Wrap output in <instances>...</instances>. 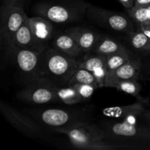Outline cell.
I'll return each instance as SVG.
<instances>
[{"instance_id":"277c9868","label":"cell","mask_w":150,"mask_h":150,"mask_svg":"<svg viewBox=\"0 0 150 150\" xmlns=\"http://www.w3.org/2000/svg\"><path fill=\"white\" fill-rule=\"evenodd\" d=\"M28 17L23 7L4 4L1 10V38L7 51L12 53L15 48V37Z\"/></svg>"},{"instance_id":"30bf717a","label":"cell","mask_w":150,"mask_h":150,"mask_svg":"<svg viewBox=\"0 0 150 150\" xmlns=\"http://www.w3.org/2000/svg\"><path fill=\"white\" fill-rule=\"evenodd\" d=\"M39 117L44 124L55 127H68L77 123L85 122L76 120V115L73 113L58 108L45 110L40 112Z\"/></svg>"},{"instance_id":"4316f807","label":"cell","mask_w":150,"mask_h":150,"mask_svg":"<svg viewBox=\"0 0 150 150\" xmlns=\"http://www.w3.org/2000/svg\"><path fill=\"white\" fill-rule=\"evenodd\" d=\"M4 4H12L18 7H23V0H4Z\"/></svg>"},{"instance_id":"603a6c76","label":"cell","mask_w":150,"mask_h":150,"mask_svg":"<svg viewBox=\"0 0 150 150\" xmlns=\"http://www.w3.org/2000/svg\"><path fill=\"white\" fill-rule=\"evenodd\" d=\"M127 12L129 16L137 23L138 26L150 22V4L144 7H133L128 9Z\"/></svg>"},{"instance_id":"44dd1931","label":"cell","mask_w":150,"mask_h":150,"mask_svg":"<svg viewBox=\"0 0 150 150\" xmlns=\"http://www.w3.org/2000/svg\"><path fill=\"white\" fill-rule=\"evenodd\" d=\"M106 67L108 72L112 71L135 57L131 53H119L106 56Z\"/></svg>"},{"instance_id":"e0dca14e","label":"cell","mask_w":150,"mask_h":150,"mask_svg":"<svg viewBox=\"0 0 150 150\" xmlns=\"http://www.w3.org/2000/svg\"><path fill=\"white\" fill-rule=\"evenodd\" d=\"M91 52L103 56H108L119 53H130L127 48L120 42L107 37L100 38Z\"/></svg>"},{"instance_id":"ac0fdd59","label":"cell","mask_w":150,"mask_h":150,"mask_svg":"<svg viewBox=\"0 0 150 150\" xmlns=\"http://www.w3.org/2000/svg\"><path fill=\"white\" fill-rule=\"evenodd\" d=\"M79 67L86 69L92 73L106 67V57L105 56L89 52L77 60Z\"/></svg>"},{"instance_id":"cb8c5ba5","label":"cell","mask_w":150,"mask_h":150,"mask_svg":"<svg viewBox=\"0 0 150 150\" xmlns=\"http://www.w3.org/2000/svg\"><path fill=\"white\" fill-rule=\"evenodd\" d=\"M114 88L135 97L139 96V93L142 90V86L136 80L122 81L117 83Z\"/></svg>"},{"instance_id":"2e32d148","label":"cell","mask_w":150,"mask_h":150,"mask_svg":"<svg viewBox=\"0 0 150 150\" xmlns=\"http://www.w3.org/2000/svg\"><path fill=\"white\" fill-rule=\"evenodd\" d=\"M145 111V108L142 103L131 104L124 106L112 107V108H105L103 110V114L105 116L117 118H135L138 116H142Z\"/></svg>"},{"instance_id":"3957f363","label":"cell","mask_w":150,"mask_h":150,"mask_svg":"<svg viewBox=\"0 0 150 150\" xmlns=\"http://www.w3.org/2000/svg\"><path fill=\"white\" fill-rule=\"evenodd\" d=\"M58 86L43 77H37L28 81L18 92L17 98L30 104H45L57 102Z\"/></svg>"},{"instance_id":"83f0119b","label":"cell","mask_w":150,"mask_h":150,"mask_svg":"<svg viewBox=\"0 0 150 150\" xmlns=\"http://www.w3.org/2000/svg\"><path fill=\"white\" fill-rule=\"evenodd\" d=\"M150 4V0H134V7H144Z\"/></svg>"},{"instance_id":"f1b7e54d","label":"cell","mask_w":150,"mask_h":150,"mask_svg":"<svg viewBox=\"0 0 150 150\" xmlns=\"http://www.w3.org/2000/svg\"><path fill=\"white\" fill-rule=\"evenodd\" d=\"M127 10L134 7V0H119Z\"/></svg>"},{"instance_id":"f546056e","label":"cell","mask_w":150,"mask_h":150,"mask_svg":"<svg viewBox=\"0 0 150 150\" xmlns=\"http://www.w3.org/2000/svg\"><path fill=\"white\" fill-rule=\"evenodd\" d=\"M142 117L148 122L150 123V111H146L145 110L144 112L142 114Z\"/></svg>"},{"instance_id":"484cf974","label":"cell","mask_w":150,"mask_h":150,"mask_svg":"<svg viewBox=\"0 0 150 150\" xmlns=\"http://www.w3.org/2000/svg\"><path fill=\"white\" fill-rule=\"evenodd\" d=\"M138 29L142 30L150 39V22L142 23V24L139 25Z\"/></svg>"},{"instance_id":"9a60e30c","label":"cell","mask_w":150,"mask_h":150,"mask_svg":"<svg viewBox=\"0 0 150 150\" xmlns=\"http://www.w3.org/2000/svg\"><path fill=\"white\" fill-rule=\"evenodd\" d=\"M26 22L35 36L47 44L52 38L54 33V28L51 21L42 16L28 18Z\"/></svg>"},{"instance_id":"ffe728a7","label":"cell","mask_w":150,"mask_h":150,"mask_svg":"<svg viewBox=\"0 0 150 150\" xmlns=\"http://www.w3.org/2000/svg\"><path fill=\"white\" fill-rule=\"evenodd\" d=\"M78 83L94 85V86L99 88L98 83L93 73L89 70H86V69L81 68V67H78L77 70L75 71L72 78L69 81L67 86H70L74 83Z\"/></svg>"},{"instance_id":"8fae6325","label":"cell","mask_w":150,"mask_h":150,"mask_svg":"<svg viewBox=\"0 0 150 150\" xmlns=\"http://www.w3.org/2000/svg\"><path fill=\"white\" fill-rule=\"evenodd\" d=\"M108 131L120 137L150 140V127L136 125L127 121L111 123L108 125Z\"/></svg>"},{"instance_id":"5b68a950","label":"cell","mask_w":150,"mask_h":150,"mask_svg":"<svg viewBox=\"0 0 150 150\" xmlns=\"http://www.w3.org/2000/svg\"><path fill=\"white\" fill-rule=\"evenodd\" d=\"M83 9L62 4H41L37 7L36 12L42 17L54 23H64L78 20Z\"/></svg>"},{"instance_id":"d4e9b609","label":"cell","mask_w":150,"mask_h":150,"mask_svg":"<svg viewBox=\"0 0 150 150\" xmlns=\"http://www.w3.org/2000/svg\"><path fill=\"white\" fill-rule=\"evenodd\" d=\"M72 87L74 89H76V92L79 94L81 97L83 98L84 100H87L90 99L92 95H93L95 92V89H98V87L94 85L90 84H86V83H74V84L71 85Z\"/></svg>"},{"instance_id":"d6986e66","label":"cell","mask_w":150,"mask_h":150,"mask_svg":"<svg viewBox=\"0 0 150 150\" xmlns=\"http://www.w3.org/2000/svg\"><path fill=\"white\" fill-rule=\"evenodd\" d=\"M57 95L59 100L67 105H73L84 101L72 86H58L57 89Z\"/></svg>"},{"instance_id":"4fadbf2b","label":"cell","mask_w":150,"mask_h":150,"mask_svg":"<svg viewBox=\"0 0 150 150\" xmlns=\"http://www.w3.org/2000/svg\"><path fill=\"white\" fill-rule=\"evenodd\" d=\"M65 32L75 40L85 53L91 52L101 38L96 32L81 26L69 28Z\"/></svg>"},{"instance_id":"7402d4cb","label":"cell","mask_w":150,"mask_h":150,"mask_svg":"<svg viewBox=\"0 0 150 150\" xmlns=\"http://www.w3.org/2000/svg\"><path fill=\"white\" fill-rule=\"evenodd\" d=\"M130 42L136 49L150 53V39L139 29L136 32L130 34Z\"/></svg>"},{"instance_id":"7a4b0ae2","label":"cell","mask_w":150,"mask_h":150,"mask_svg":"<svg viewBox=\"0 0 150 150\" xmlns=\"http://www.w3.org/2000/svg\"><path fill=\"white\" fill-rule=\"evenodd\" d=\"M55 130L67 135L72 144L79 149L108 150L120 147L104 142L106 137L105 132L87 122H79L68 127H57Z\"/></svg>"},{"instance_id":"5bb4252c","label":"cell","mask_w":150,"mask_h":150,"mask_svg":"<svg viewBox=\"0 0 150 150\" xmlns=\"http://www.w3.org/2000/svg\"><path fill=\"white\" fill-rule=\"evenodd\" d=\"M52 47L77 60L85 53L75 40L66 32L57 35L54 38Z\"/></svg>"},{"instance_id":"6da1fadb","label":"cell","mask_w":150,"mask_h":150,"mask_svg":"<svg viewBox=\"0 0 150 150\" xmlns=\"http://www.w3.org/2000/svg\"><path fill=\"white\" fill-rule=\"evenodd\" d=\"M78 67L77 59L52 47L41 53L39 77L45 78L59 87L66 86Z\"/></svg>"},{"instance_id":"52a82bcc","label":"cell","mask_w":150,"mask_h":150,"mask_svg":"<svg viewBox=\"0 0 150 150\" xmlns=\"http://www.w3.org/2000/svg\"><path fill=\"white\" fill-rule=\"evenodd\" d=\"M90 12L92 13V16L95 17L97 21L113 30L130 34L134 32L132 21L123 15L96 7L91 9Z\"/></svg>"},{"instance_id":"ba28073f","label":"cell","mask_w":150,"mask_h":150,"mask_svg":"<svg viewBox=\"0 0 150 150\" xmlns=\"http://www.w3.org/2000/svg\"><path fill=\"white\" fill-rule=\"evenodd\" d=\"M141 70H142V62L139 59L133 57L119 68L108 72L104 86L115 87L117 83L122 81H137L140 75Z\"/></svg>"},{"instance_id":"9c48e42d","label":"cell","mask_w":150,"mask_h":150,"mask_svg":"<svg viewBox=\"0 0 150 150\" xmlns=\"http://www.w3.org/2000/svg\"><path fill=\"white\" fill-rule=\"evenodd\" d=\"M0 110L3 116L8 120L9 122L20 131L26 134L33 136L40 133V127L35 122L21 114L13 107L1 102Z\"/></svg>"},{"instance_id":"7c38bea8","label":"cell","mask_w":150,"mask_h":150,"mask_svg":"<svg viewBox=\"0 0 150 150\" xmlns=\"http://www.w3.org/2000/svg\"><path fill=\"white\" fill-rule=\"evenodd\" d=\"M46 43L35 36L26 21L19 29L15 37V48H18L42 53L46 49Z\"/></svg>"},{"instance_id":"8992f818","label":"cell","mask_w":150,"mask_h":150,"mask_svg":"<svg viewBox=\"0 0 150 150\" xmlns=\"http://www.w3.org/2000/svg\"><path fill=\"white\" fill-rule=\"evenodd\" d=\"M18 69L29 77V81L39 77L41 53L16 48L12 52Z\"/></svg>"}]
</instances>
